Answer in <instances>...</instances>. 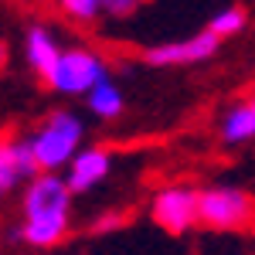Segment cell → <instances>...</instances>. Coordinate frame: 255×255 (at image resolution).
<instances>
[{"label": "cell", "mask_w": 255, "mask_h": 255, "mask_svg": "<svg viewBox=\"0 0 255 255\" xmlns=\"http://www.w3.org/2000/svg\"><path fill=\"white\" fill-rule=\"evenodd\" d=\"M221 139H225L228 146H238V143L255 139V96L235 102V106L221 116Z\"/></svg>", "instance_id": "10"}, {"label": "cell", "mask_w": 255, "mask_h": 255, "mask_svg": "<svg viewBox=\"0 0 255 255\" xmlns=\"http://www.w3.org/2000/svg\"><path fill=\"white\" fill-rule=\"evenodd\" d=\"M41 170L34 163V153L27 146V139H14V143H0V201L17 191L20 184L34 180Z\"/></svg>", "instance_id": "7"}, {"label": "cell", "mask_w": 255, "mask_h": 255, "mask_svg": "<svg viewBox=\"0 0 255 255\" xmlns=\"http://www.w3.org/2000/svg\"><path fill=\"white\" fill-rule=\"evenodd\" d=\"M99 3H102V10L113 14V17H129L139 7V0H99Z\"/></svg>", "instance_id": "14"}, {"label": "cell", "mask_w": 255, "mask_h": 255, "mask_svg": "<svg viewBox=\"0 0 255 255\" xmlns=\"http://www.w3.org/2000/svg\"><path fill=\"white\" fill-rule=\"evenodd\" d=\"M3 58H7V48H3V44H0V61H3Z\"/></svg>", "instance_id": "16"}, {"label": "cell", "mask_w": 255, "mask_h": 255, "mask_svg": "<svg viewBox=\"0 0 255 255\" xmlns=\"http://www.w3.org/2000/svg\"><path fill=\"white\" fill-rule=\"evenodd\" d=\"M119 225H123V215H102L96 225H92V232H113Z\"/></svg>", "instance_id": "15"}, {"label": "cell", "mask_w": 255, "mask_h": 255, "mask_svg": "<svg viewBox=\"0 0 255 255\" xmlns=\"http://www.w3.org/2000/svg\"><path fill=\"white\" fill-rule=\"evenodd\" d=\"M221 41L204 27L194 38H180V41H163V44H153L143 51L146 65L153 68H177V65H197V61H208L218 51Z\"/></svg>", "instance_id": "6"}, {"label": "cell", "mask_w": 255, "mask_h": 255, "mask_svg": "<svg viewBox=\"0 0 255 255\" xmlns=\"http://www.w3.org/2000/svg\"><path fill=\"white\" fill-rule=\"evenodd\" d=\"M150 215L157 221V228L170 232V235L191 232L194 225H201V218H197V191L194 187H184V184L163 187V191L153 194Z\"/></svg>", "instance_id": "5"}, {"label": "cell", "mask_w": 255, "mask_h": 255, "mask_svg": "<svg viewBox=\"0 0 255 255\" xmlns=\"http://www.w3.org/2000/svg\"><path fill=\"white\" fill-rule=\"evenodd\" d=\"M85 99H89V113L99 116V119H119L123 116V106H126V102H123V92H119L109 79L102 82V85H96Z\"/></svg>", "instance_id": "11"}, {"label": "cell", "mask_w": 255, "mask_h": 255, "mask_svg": "<svg viewBox=\"0 0 255 255\" xmlns=\"http://www.w3.org/2000/svg\"><path fill=\"white\" fill-rule=\"evenodd\" d=\"M24 55H27V61H31V68L48 82V79H51V72L58 68L61 48H58V41H55L51 31H44V27H31V31H27V41H24Z\"/></svg>", "instance_id": "9"}, {"label": "cell", "mask_w": 255, "mask_h": 255, "mask_svg": "<svg viewBox=\"0 0 255 255\" xmlns=\"http://www.w3.org/2000/svg\"><path fill=\"white\" fill-rule=\"evenodd\" d=\"M61 7H65V14L75 20H92L102 14V3L99 0H58Z\"/></svg>", "instance_id": "13"}, {"label": "cell", "mask_w": 255, "mask_h": 255, "mask_svg": "<svg viewBox=\"0 0 255 255\" xmlns=\"http://www.w3.org/2000/svg\"><path fill=\"white\" fill-rule=\"evenodd\" d=\"M252 215H255V204L242 187L215 184V187L197 191V218H201V225H208L211 232H235V228H245V225L252 221Z\"/></svg>", "instance_id": "3"}, {"label": "cell", "mask_w": 255, "mask_h": 255, "mask_svg": "<svg viewBox=\"0 0 255 255\" xmlns=\"http://www.w3.org/2000/svg\"><path fill=\"white\" fill-rule=\"evenodd\" d=\"M82 139H85V123L75 113H51L38 129L27 136V146L34 153L41 174H61L68 170V163L79 157Z\"/></svg>", "instance_id": "2"}, {"label": "cell", "mask_w": 255, "mask_h": 255, "mask_svg": "<svg viewBox=\"0 0 255 255\" xmlns=\"http://www.w3.org/2000/svg\"><path fill=\"white\" fill-rule=\"evenodd\" d=\"M242 27H245V10H242V7H225V10H218L215 17L208 20V31H211L218 41L238 34Z\"/></svg>", "instance_id": "12"}, {"label": "cell", "mask_w": 255, "mask_h": 255, "mask_svg": "<svg viewBox=\"0 0 255 255\" xmlns=\"http://www.w3.org/2000/svg\"><path fill=\"white\" fill-rule=\"evenodd\" d=\"M109 170H113L109 150H102V146H85V150H79V157L68 163L65 184L72 187V194H85V191L99 187V184L109 177Z\"/></svg>", "instance_id": "8"}, {"label": "cell", "mask_w": 255, "mask_h": 255, "mask_svg": "<svg viewBox=\"0 0 255 255\" xmlns=\"http://www.w3.org/2000/svg\"><path fill=\"white\" fill-rule=\"evenodd\" d=\"M72 187L65 174H38L24 184L17 238L31 249H55L72 228Z\"/></svg>", "instance_id": "1"}, {"label": "cell", "mask_w": 255, "mask_h": 255, "mask_svg": "<svg viewBox=\"0 0 255 255\" xmlns=\"http://www.w3.org/2000/svg\"><path fill=\"white\" fill-rule=\"evenodd\" d=\"M102 82H106V61L99 58L96 51L68 48V51H61L58 68L51 72L48 85L61 96H89Z\"/></svg>", "instance_id": "4"}]
</instances>
